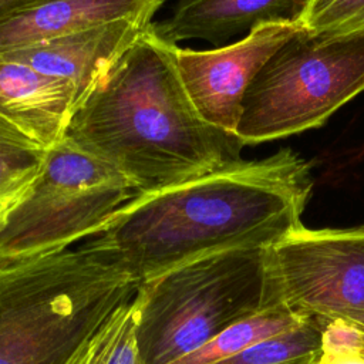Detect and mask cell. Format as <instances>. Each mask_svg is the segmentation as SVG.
<instances>
[{"mask_svg": "<svg viewBox=\"0 0 364 364\" xmlns=\"http://www.w3.org/2000/svg\"><path fill=\"white\" fill-rule=\"evenodd\" d=\"M311 188L309 162L282 148L136 193L88 242L142 283L212 253L274 245L303 225Z\"/></svg>", "mask_w": 364, "mask_h": 364, "instance_id": "obj_1", "label": "cell"}, {"mask_svg": "<svg viewBox=\"0 0 364 364\" xmlns=\"http://www.w3.org/2000/svg\"><path fill=\"white\" fill-rule=\"evenodd\" d=\"M154 23V21H152ZM152 23L74 111L67 136L121 175L155 192L242 159L243 141L209 124L179 75L173 46Z\"/></svg>", "mask_w": 364, "mask_h": 364, "instance_id": "obj_2", "label": "cell"}, {"mask_svg": "<svg viewBox=\"0 0 364 364\" xmlns=\"http://www.w3.org/2000/svg\"><path fill=\"white\" fill-rule=\"evenodd\" d=\"M139 280L90 242L0 257V364H81Z\"/></svg>", "mask_w": 364, "mask_h": 364, "instance_id": "obj_3", "label": "cell"}, {"mask_svg": "<svg viewBox=\"0 0 364 364\" xmlns=\"http://www.w3.org/2000/svg\"><path fill=\"white\" fill-rule=\"evenodd\" d=\"M141 364H172L233 323L282 304L267 247L212 253L139 283L134 296Z\"/></svg>", "mask_w": 364, "mask_h": 364, "instance_id": "obj_4", "label": "cell"}, {"mask_svg": "<svg viewBox=\"0 0 364 364\" xmlns=\"http://www.w3.org/2000/svg\"><path fill=\"white\" fill-rule=\"evenodd\" d=\"M364 91V34L323 37L301 27L250 81L236 135L256 145L321 127Z\"/></svg>", "mask_w": 364, "mask_h": 364, "instance_id": "obj_5", "label": "cell"}, {"mask_svg": "<svg viewBox=\"0 0 364 364\" xmlns=\"http://www.w3.org/2000/svg\"><path fill=\"white\" fill-rule=\"evenodd\" d=\"M134 196L121 175L65 136L47 151L36 179L0 220V257L64 249L94 237Z\"/></svg>", "mask_w": 364, "mask_h": 364, "instance_id": "obj_6", "label": "cell"}, {"mask_svg": "<svg viewBox=\"0 0 364 364\" xmlns=\"http://www.w3.org/2000/svg\"><path fill=\"white\" fill-rule=\"evenodd\" d=\"M279 301L299 313L334 317L364 310V225H303L267 247Z\"/></svg>", "mask_w": 364, "mask_h": 364, "instance_id": "obj_7", "label": "cell"}, {"mask_svg": "<svg viewBox=\"0 0 364 364\" xmlns=\"http://www.w3.org/2000/svg\"><path fill=\"white\" fill-rule=\"evenodd\" d=\"M301 27L300 20L260 23L243 38L213 50L175 44L179 75L199 114L209 124L236 134L250 81L267 58Z\"/></svg>", "mask_w": 364, "mask_h": 364, "instance_id": "obj_8", "label": "cell"}, {"mask_svg": "<svg viewBox=\"0 0 364 364\" xmlns=\"http://www.w3.org/2000/svg\"><path fill=\"white\" fill-rule=\"evenodd\" d=\"M149 24L121 18L3 53L0 60L20 63L68 81L74 87L78 108Z\"/></svg>", "mask_w": 364, "mask_h": 364, "instance_id": "obj_9", "label": "cell"}, {"mask_svg": "<svg viewBox=\"0 0 364 364\" xmlns=\"http://www.w3.org/2000/svg\"><path fill=\"white\" fill-rule=\"evenodd\" d=\"M75 108L68 81L0 60V119L40 148L48 151L67 136Z\"/></svg>", "mask_w": 364, "mask_h": 364, "instance_id": "obj_10", "label": "cell"}, {"mask_svg": "<svg viewBox=\"0 0 364 364\" xmlns=\"http://www.w3.org/2000/svg\"><path fill=\"white\" fill-rule=\"evenodd\" d=\"M310 0H176L166 20L154 21L169 44L205 40L215 46L269 21H297Z\"/></svg>", "mask_w": 364, "mask_h": 364, "instance_id": "obj_11", "label": "cell"}, {"mask_svg": "<svg viewBox=\"0 0 364 364\" xmlns=\"http://www.w3.org/2000/svg\"><path fill=\"white\" fill-rule=\"evenodd\" d=\"M165 0H46L0 20V54L121 18L152 23Z\"/></svg>", "mask_w": 364, "mask_h": 364, "instance_id": "obj_12", "label": "cell"}, {"mask_svg": "<svg viewBox=\"0 0 364 364\" xmlns=\"http://www.w3.org/2000/svg\"><path fill=\"white\" fill-rule=\"evenodd\" d=\"M311 314L294 311L283 304L263 309L249 317H245L222 333L215 336L200 348L176 360L172 364H213L237 354L249 346L290 330Z\"/></svg>", "mask_w": 364, "mask_h": 364, "instance_id": "obj_13", "label": "cell"}, {"mask_svg": "<svg viewBox=\"0 0 364 364\" xmlns=\"http://www.w3.org/2000/svg\"><path fill=\"white\" fill-rule=\"evenodd\" d=\"M327 320L311 314L301 324L213 364H311L321 353V334Z\"/></svg>", "mask_w": 364, "mask_h": 364, "instance_id": "obj_14", "label": "cell"}, {"mask_svg": "<svg viewBox=\"0 0 364 364\" xmlns=\"http://www.w3.org/2000/svg\"><path fill=\"white\" fill-rule=\"evenodd\" d=\"M47 151L0 119V199H18L38 175Z\"/></svg>", "mask_w": 364, "mask_h": 364, "instance_id": "obj_15", "label": "cell"}, {"mask_svg": "<svg viewBox=\"0 0 364 364\" xmlns=\"http://www.w3.org/2000/svg\"><path fill=\"white\" fill-rule=\"evenodd\" d=\"M81 364H141L134 299L118 307L94 336Z\"/></svg>", "mask_w": 364, "mask_h": 364, "instance_id": "obj_16", "label": "cell"}, {"mask_svg": "<svg viewBox=\"0 0 364 364\" xmlns=\"http://www.w3.org/2000/svg\"><path fill=\"white\" fill-rule=\"evenodd\" d=\"M299 20L323 37L364 34V0H310Z\"/></svg>", "mask_w": 364, "mask_h": 364, "instance_id": "obj_17", "label": "cell"}, {"mask_svg": "<svg viewBox=\"0 0 364 364\" xmlns=\"http://www.w3.org/2000/svg\"><path fill=\"white\" fill-rule=\"evenodd\" d=\"M311 364H364L363 351L347 353H320Z\"/></svg>", "mask_w": 364, "mask_h": 364, "instance_id": "obj_18", "label": "cell"}, {"mask_svg": "<svg viewBox=\"0 0 364 364\" xmlns=\"http://www.w3.org/2000/svg\"><path fill=\"white\" fill-rule=\"evenodd\" d=\"M46 0H0V20L40 4Z\"/></svg>", "mask_w": 364, "mask_h": 364, "instance_id": "obj_19", "label": "cell"}, {"mask_svg": "<svg viewBox=\"0 0 364 364\" xmlns=\"http://www.w3.org/2000/svg\"><path fill=\"white\" fill-rule=\"evenodd\" d=\"M334 317H341L347 321H350L351 324H354L358 330L364 331V310H358V311H347ZM331 318V317H330Z\"/></svg>", "mask_w": 364, "mask_h": 364, "instance_id": "obj_20", "label": "cell"}, {"mask_svg": "<svg viewBox=\"0 0 364 364\" xmlns=\"http://www.w3.org/2000/svg\"><path fill=\"white\" fill-rule=\"evenodd\" d=\"M17 199H0V220L3 219L4 213L7 212V209L16 202Z\"/></svg>", "mask_w": 364, "mask_h": 364, "instance_id": "obj_21", "label": "cell"}, {"mask_svg": "<svg viewBox=\"0 0 364 364\" xmlns=\"http://www.w3.org/2000/svg\"><path fill=\"white\" fill-rule=\"evenodd\" d=\"M361 331V330H360ZM361 334H363V354H364V331H361Z\"/></svg>", "mask_w": 364, "mask_h": 364, "instance_id": "obj_22", "label": "cell"}]
</instances>
